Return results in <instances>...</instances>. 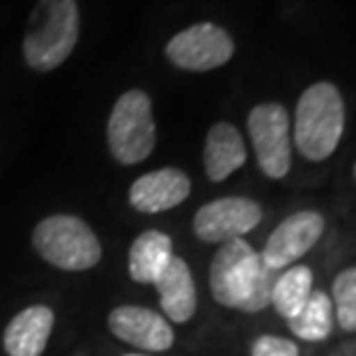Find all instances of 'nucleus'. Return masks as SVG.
I'll return each instance as SVG.
<instances>
[{
    "mask_svg": "<svg viewBox=\"0 0 356 356\" xmlns=\"http://www.w3.org/2000/svg\"><path fill=\"white\" fill-rule=\"evenodd\" d=\"M53 322H56L53 310L42 304L14 315L3 336L7 356H42L49 345Z\"/></svg>",
    "mask_w": 356,
    "mask_h": 356,
    "instance_id": "nucleus-12",
    "label": "nucleus"
},
{
    "mask_svg": "<svg viewBox=\"0 0 356 356\" xmlns=\"http://www.w3.org/2000/svg\"><path fill=\"white\" fill-rule=\"evenodd\" d=\"M251 356H299V347L280 336H260L251 347Z\"/></svg>",
    "mask_w": 356,
    "mask_h": 356,
    "instance_id": "nucleus-19",
    "label": "nucleus"
},
{
    "mask_svg": "<svg viewBox=\"0 0 356 356\" xmlns=\"http://www.w3.org/2000/svg\"><path fill=\"white\" fill-rule=\"evenodd\" d=\"M172 257H175V253H172V239L168 234L161 230H147L131 244V251H129V276L136 283L154 285Z\"/></svg>",
    "mask_w": 356,
    "mask_h": 356,
    "instance_id": "nucleus-15",
    "label": "nucleus"
},
{
    "mask_svg": "<svg viewBox=\"0 0 356 356\" xmlns=\"http://www.w3.org/2000/svg\"><path fill=\"white\" fill-rule=\"evenodd\" d=\"M191 193V179L179 168H161L138 177L129 188V202L143 214L168 211Z\"/></svg>",
    "mask_w": 356,
    "mask_h": 356,
    "instance_id": "nucleus-11",
    "label": "nucleus"
},
{
    "mask_svg": "<svg viewBox=\"0 0 356 356\" xmlns=\"http://www.w3.org/2000/svg\"><path fill=\"white\" fill-rule=\"evenodd\" d=\"M108 329L122 343L145 352H165L175 343V333L163 315L143 306H120L108 315Z\"/></svg>",
    "mask_w": 356,
    "mask_h": 356,
    "instance_id": "nucleus-10",
    "label": "nucleus"
},
{
    "mask_svg": "<svg viewBox=\"0 0 356 356\" xmlns=\"http://www.w3.org/2000/svg\"><path fill=\"white\" fill-rule=\"evenodd\" d=\"M331 304L338 327L347 333H356V267H347L333 278Z\"/></svg>",
    "mask_w": 356,
    "mask_h": 356,
    "instance_id": "nucleus-18",
    "label": "nucleus"
},
{
    "mask_svg": "<svg viewBox=\"0 0 356 356\" xmlns=\"http://www.w3.org/2000/svg\"><path fill=\"white\" fill-rule=\"evenodd\" d=\"M354 179H356V163H354Z\"/></svg>",
    "mask_w": 356,
    "mask_h": 356,
    "instance_id": "nucleus-21",
    "label": "nucleus"
},
{
    "mask_svg": "<svg viewBox=\"0 0 356 356\" xmlns=\"http://www.w3.org/2000/svg\"><path fill=\"white\" fill-rule=\"evenodd\" d=\"M108 149L122 165L140 163L156 145L152 99L143 90H129L115 102L106 127Z\"/></svg>",
    "mask_w": 356,
    "mask_h": 356,
    "instance_id": "nucleus-5",
    "label": "nucleus"
},
{
    "mask_svg": "<svg viewBox=\"0 0 356 356\" xmlns=\"http://www.w3.org/2000/svg\"><path fill=\"white\" fill-rule=\"evenodd\" d=\"M333 304L331 297L322 290H313L304 308L292 320H287V327L297 338L306 343H322L333 331Z\"/></svg>",
    "mask_w": 356,
    "mask_h": 356,
    "instance_id": "nucleus-17",
    "label": "nucleus"
},
{
    "mask_svg": "<svg viewBox=\"0 0 356 356\" xmlns=\"http://www.w3.org/2000/svg\"><path fill=\"white\" fill-rule=\"evenodd\" d=\"M310 294H313V271L306 264H292L276 276L274 290H271V306L280 317L292 320L304 308Z\"/></svg>",
    "mask_w": 356,
    "mask_h": 356,
    "instance_id": "nucleus-16",
    "label": "nucleus"
},
{
    "mask_svg": "<svg viewBox=\"0 0 356 356\" xmlns=\"http://www.w3.org/2000/svg\"><path fill=\"white\" fill-rule=\"evenodd\" d=\"M262 221V207L251 198L228 195V198L211 200L195 211L193 232L207 244H228L241 239L246 232L257 228Z\"/></svg>",
    "mask_w": 356,
    "mask_h": 356,
    "instance_id": "nucleus-8",
    "label": "nucleus"
},
{
    "mask_svg": "<svg viewBox=\"0 0 356 356\" xmlns=\"http://www.w3.org/2000/svg\"><path fill=\"white\" fill-rule=\"evenodd\" d=\"M232 56V37L221 26L209 24V21L181 30L165 47V58L186 72H211L230 63Z\"/></svg>",
    "mask_w": 356,
    "mask_h": 356,
    "instance_id": "nucleus-7",
    "label": "nucleus"
},
{
    "mask_svg": "<svg viewBox=\"0 0 356 356\" xmlns=\"http://www.w3.org/2000/svg\"><path fill=\"white\" fill-rule=\"evenodd\" d=\"M159 290V304L163 308V315L177 324H186L195 315L198 308V292H195L193 274L188 264L181 257H172L165 271L154 283Z\"/></svg>",
    "mask_w": 356,
    "mask_h": 356,
    "instance_id": "nucleus-13",
    "label": "nucleus"
},
{
    "mask_svg": "<svg viewBox=\"0 0 356 356\" xmlns=\"http://www.w3.org/2000/svg\"><path fill=\"white\" fill-rule=\"evenodd\" d=\"M33 246L49 264L65 271L92 269L102 260V244L92 228L70 214L44 218L33 232Z\"/></svg>",
    "mask_w": 356,
    "mask_h": 356,
    "instance_id": "nucleus-4",
    "label": "nucleus"
},
{
    "mask_svg": "<svg viewBox=\"0 0 356 356\" xmlns=\"http://www.w3.org/2000/svg\"><path fill=\"white\" fill-rule=\"evenodd\" d=\"M124 356H145V354H124Z\"/></svg>",
    "mask_w": 356,
    "mask_h": 356,
    "instance_id": "nucleus-20",
    "label": "nucleus"
},
{
    "mask_svg": "<svg viewBox=\"0 0 356 356\" xmlns=\"http://www.w3.org/2000/svg\"><path fill=\"white\" fill-rule=\"evenodd\" d=\"M324 228V216L315 209H304L297 214L287 216L283 223H278V228L269 234L267 244L262 248V262L267 264L271 271L287 269L294 262L301 260L317 241L322 239Z\"/></svg>",
    "mask_w": 356,
    "mask_h": 356,
    "instance_id": "nucleus-9",
    "label": "nucleus"
},
{
    "mask_svg": "<svg viewBox=\"0 0 356 356\" xmlns=\"http://www.w3.org/2000/svg\"><path fill=\"white\" fill-rule=\"evenodd\" d=\"M248 136L260 170L269 179H283L292 165V122L285 106L276 102L255 106L248 113Z\"/></svg>",
    "mask_w": 356,
    "mask_h": 356,
    "instance_id": "nucleus-6",
    "label": "nucleus"
},
{
    "mask_svg": "<svg viewBox=\"0 0 356 356\" xmlns=\"http://www.w3.org/2000/svg\"><path fill=\"white\" fill-rule=\"evenodd\" d=\"M246 145L239 129L230 122H216L209 129L204 140L202 163L204 172L211 181L228 179L234 170H239L246 163Z\"/></svg>",
    "mask_w": 356,
    "mask_h": 356,
    "instance_id": "nucleus-14",
    "label": "nucleus"
},
{
    "mask_svg": "<svg viewBox=\"0 0 356 356\" xmlns=\"http://www.w3.org/2000/svg\"><path fill=\"white\" fill-rule=\"evenodd\" d=\"M345 134V99L329 81L313 83L294 111V145L308 161H327Z\"/></svg>",
    "mask_w": 356,
    "mask_h": 356,
    "instance_id": "nucleus-2",
    "label": "nucleus"
},
{
    "mask_svg": "<svg viewBox=\"0 0 356 356\" xmlns=\"http://www.w3.org/2000/svg\"><path fill=\"white\" fill-rule=\"evenodd\" d=\"M276 271L246 239H232L214 253L209 264V290L214 301L241 313H260L271 306Z\"/></svg>",
    "mask_w": 356,
    "mask_h": 356,
    "instance_id": "nucleus-1",
    "label": "nucleus"
},
{
    "mask_svg": "<svg viewBox=\"0 0 356 356\" xmlns=\"http://www.w3.org/2000/svg\"><path fill=\"white\" fill-rule=\"evenodd\" d=\"M79 30L76 0H37L24 37V58L30 70H58L76 47Z\"/></svg>",
    "mask_w": 356,
    "mask_h": 356,
    "instance_id": "nucleus-3",
    "label": "nucleus"
}]
</instances>
